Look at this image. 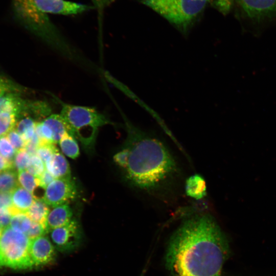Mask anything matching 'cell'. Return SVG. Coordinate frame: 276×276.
<instances>
[{"label":"cell","mask_w":276,"mask_h":276,"mask_svg":"<svg viewBox=\"0 0 276 276\" xmlns=\"http://www.w3.org/2000/svg\"><path fill=\"white\" fill-rule=\"evenodd\" d=\"M60 114L67 131L81 143L88 153H93L100 127L113 124L104 114L96 109L61 102Z\"/></svg>","instance_id":"obj_4"},{"label":"cell","mask_w":276,"mask_h":276,"mask_svg":"<svg viewBox=\"0 0 276 276\" xmlns=\"http://www.w3.org/2000/svg\"><path fill=\"white\" fill-rule=\"evenodd\" d=\"M4 230V228L0 225V236Z\"/></svg>","instance_id":"obj_37"},{"label":"cell","mask_w":276,"mask_h":276,"mask_svg":"<svg viewBox=\"0 0 276 276\" xmlns=\"http://www.w3.org/2000/svg\"><path fill=\"white\" fill-rule=\"evenodd\" d=\"M29 251L34 266L50 264L56 256L54 244L45 235L30 240Z\"/></svg>","instance_id":"obj_11"},{"label":"cell","mask_w":276,"mask_h":276,"mask_svg":"<svg viewBox=\"0 0 276 276\" xmlns=\"http://www.w3.org/2000/svg\"><path fill=\"white\" fill-rule=\"evenodd\" d=\"M6 136L9 139L16 152L25 149L26 142L14 129L10 131Z\"/></svg>","instance_id":"obj_29"},{"label":"cell","mask_w":276,"mask_h":276,"mask_svg":"<svg viewBox=\"0 0 276 276\" xmlns=\"http://www.w3.org/2000/svg\"><path fill=\"white\" fill-rule=\"evenodd\" d=\"M13 7L15 16L21 24L52 50L72 62L88 69L98 70L64 38L47 14L38 10L31 0H13Z\"/></svg>","instance_id":"obj_3"},{"label":"cell","mask_w":276,"mask_h":276,"mask_svg":"<svg viewBox=\"0 0 276 276\" xmlns=\"http://www.w3.org/2000/svg\"><path fill=\"white\" fill-rule=\"evenodd\" d=\"M21 88L6 77L0 75V97L10 93H19Z\"/></svg>","instance_id":"obj_26"},{"label":"cell","mask_w":276,"mask_h":276,"mask_svg":"<svg viewBox=\"0 0 276 276\" xmlns=\"http://www.w3.org/2000/svg\"><path fill=\"white\" fill-rule=\"evenodd\" d=\"M12 206L11 193L0 192V208L9 209Z\"/></svg>","instance_id":"obj_35"},{"label":"cell","mask_w":276,"mask_h":276,"mask_svg":"<svg viewBox=\"0 0 276 276\" xmlns=\"http://www.w3.org/2000/svg\"><path fill=\"white\" fill-rule=\"evenodd\" d=\"M234 4V0H215L212 3L213 6L224 14L231 10Z\"/></svg>","instance_id":"obj_31"},{"label":"cell","mask_w":276,"mask_h":276,"mask_svg":"<svg viewBox=\"0 0 276 276\" xmlns=\"http://www.w3.org/2000/svg\"><path fill=\"white\" fill-rule=\"evenodd\" d=\"M51 129L53 134V143L56 144L67 131L66 124L60 114H51L42 120Z\"/></svg>","instance_id":"obj_17"},{"label":"cell","mask_w":276,"mask_h":276,"mask_svg":"<svg viewBox=\"0 0 276 276\" xmlns=\"http://www.w3.org/2000/svg\"><path fill=\"white\" fill-rule=\"evenodd\" d=\"M127 132L123 147L127 149L125 176L135 187L157 190L168 184L178 172L177 164L158 138L131 123L123 115Z\"/></svg>","instance_id":"obj_2"},{"label":"cell","mask_w":276,"mask_h":276,"mask_svg":"<svg viewBox=\"0 0 276 276\" xmlns=\"http://www.w3.org/2000/svg\"><path fill=\"white\" fill-rule=\"evenodd\" d=\"M32 224V220L26 213H19L12 216L10 226L26 235Z\"/></svg>","instance_id":"obj_23"},{"label":"cell","mask_w":276,"mask_h":276,"mask_svg":"<svg viewBox=\"0 0 276 276\" xmlns=\"http://www.w3.org/2000/svg\"><path fill=\"white\" fill-rule=\"evenodd\" d=\"M73 213L68 203L53 207L50 210L45 222L47 232L64 225L72 220Z\"/></svg>","instance_id":"obj_12"},{"label":"cell","mask_w":276,"mask_h":276,"mask_svg":"<svg viewBox=\"0 0 276 276\" xmlns=\"http://www.w3.org/2000/svg\"><path fill=\"white\" fill-rule=\"evenodd\" d=\"M19 186L17 174L13 169L0 172V192L12 193Z\"/></svg>","instance_id":"obj_20"},{"label":"cell","mask_w":276,"mask_h":276,"mask_svg":"<svg viewBox=\"0 0 276 276\" xmlns=\"http://www.w3.org/2000/svg\"><path fill=\"white\" fill-rule=\"evenodd\" d=\"M49 232L55 248L61 252H69L75 249L79 246L81 241L80 226L75 219Z\"/></svg>","instance_id":"obj_9"},{"label":"cell","mask_w":276,"mask_h":276,"mask_svg":"<svg viewBox=\"0 0 276 276\" xmlns=\"http://www.w3.org/2000/svg\"><path fill=\"white\" fill-rule=\"evenodd\" d=\"M16 152L6 136L0 137V154L9 161L13 163Z\"/></svg>","instance_id":"obj_25"},{"label":"cell","mask_w":276,"mask_h":276,"mask_svg":"<svg viewBox=\"0 0 276 276\" xmlns=\"http://www.w3.org/2000/svg\"><path fill=\"white\" fill-rule=\"evenodd\" d=\"M62 152L72 159L77 158L80 154L79 148L76 139L67 131L65 132L59 142Z\"/></svg>","instance_id":"obj_19"},{"label":"cell","mask_w":276,"mask_h":276,"mask_svg":"<svg viewBox=\"0 0 276 276\" xmlns=\"http://www.w3.org/2000/svg\"><path fill=\"white\" fill-rule=\"evenodd\" d=\"M40 11L47 14L75 15L81 13L91 7L65 0H31Z\"/></svg>","instance_id":"obj_10"},{"label":"cell","mask_w":276,"mask_h":276,"mask_svg":"<svg viewBox=\"0 0 276 276\" xmlns=\"http://www.w3.org/2000/svg\"><path fill=\"white\" fill-rule=\"evenodd\" d=\"M12 217L8 209L0 208V225L4 229L10 226Z\"/></svg>","instance_id":"obj_33"},{"label":"cell","mask_w":276,"mask_h":276,"mask_svg":"<svg viewBox=\"0 0 276 276\" xmlns=\"http://www.w3.org/2000/svg\"><path fill=\"white\" fill-rule=\"evenodd\" d=\"M39 185L40 188L44 190L47 186L55 179L54 177L47 170L39 177Z\"/></svg>","instance_id":"obj_34"},{"label":"cell","mask_w":276,"mask_h":276,"mask_svg":"<svg viewBox=\"0 0 276 276\" xmlns=\"http://www.w3.org/2000/svg\"><path fill=\"white\" fill-rule=\"evenodd\" d=\"M166 19L183 35H187L215 0H137Z\"/></svg>","instance_id":"obj_5"},{"label":"cell","mask_w":276,"mask_h":276,"mask_svg":"<svg viewBox=\"0 0 276 276\" xmlns=\"http://www.w3.org/2000/svg\"><path fill=\"white\" fill-rule=\"evenodd\" d=\"M30 156L25 149L16 152L13 159L14 167L18 171L26 170Z\"/></svg>","instance_id":"obj_27"},{"label":"cell","mask_w":276,"mask_h":276,"mask_svg":"<svg viewBox=\"0 0 276 276\" xmlns=\"http://www.w3.org/2000/svg\"><path fill=\"white\" fill-rule=\"evenodd\" d=\"M230 253L227 238L208 214L186 219L171 236L166 253L173 276H221Z\"/></svg>","instance_id":"obj_1"},{"label":"cell","mask_w":276,"mask_h":276,"mask_svg":"<svg viewBox=\"0 0 276 276\" xmlns=\"http://www.w3.org/2000/svg\"><path fill=\"white\" fill-rule=\"evenodd\" d=\"M49 211V205L42 199H35L26 214L32 221L41 224L45 227L46 219Z\"/></svg>","instance_id":"obj_16"},{"label":"cell","mask_w":276,"mask_h":276,"mask_svg":"<svg viewBox=\"0 0 276 276\" xmlns=\"http://www.w3.org/2000/svg\"><path fill=\"white\" fill-rule=\"evenodd\" d=\"M240 15L256 22L276 20V0H234Z\"/></svg>","instance_id":"obj_7"},{"label":"cell","mask_w":276,"mask_h":276,"mask_svg":"<svg viewBox=\"0 0 276 276\" xmlns=\"http://www.w3.org/2000/svg\"><path fill=\"white\" fill-rule=\"evenodd\" d=\"M30 239L10 226L0 236V266L27 269L34 266L30 255Z\"/></svg>","instance_id":"obj_6"},{"label":"cell","mask_w":276,"mask_h":276,"mask_svg":"<svg viewBox=\"0 0 276 276\" xmlns=\"http://www.w3.org/2000/svg\"><path fill=\"white\" fill-rule=\"evenodd\" d=\"M186 195L195 199H200L206 195V185L203 177L195 174L188 177L185 183Z\"/></svg>","instance_id":"obj_15"},{"label":"cell","mask_w":276,"mask_h":276,"mask_svg":"<svg viewBox=\"0 0 276 276\" xmlns=\"http://www.w3.org/2000/svg\"><path fill=\"white\" fill-rule=\"evenodd\" d=\"M57 149L54 144L45 143L39 146L36 154L45 164L51 158L54 152Z\"/></svg>","instance_id":"obj_28"},{"label":"cell","mask_w":276,"mask_h":276,"mask_svg":"<svg viewBox=\"0 0 276 276\" xmlns=\"http://www.w3.org/2000/svg\"><path fill=\"white\" fill-rule=\"evenodd\" d=\"M17 177L19 185L30 192L34 196L37 188L40 187L39 178L27 170L18 171Z\"/></svg>","instance_id":"obj_21"},{"label":"cell","mask_w":276,"mask_h":276,"mask_svg":"<svg viewBox=\"0 0 276 276\" xmlns=\"http://www.w3.org/2000/svg\"><path fill=\"white\" fill-rule=\"evenodd\" d=\"M13 163L5 158L0 154V172L10 169H13Z\"/></svg>","instance_id":"obj_36"},{"label":"cell","mask_w":276,"mask_h":276,"mask_svg":"<svg viewBox=\"0 0 276 276\" xmlns=\"http://www.w3.org/2000/svg\"><path fill=\"white\" fill-rule=\"evenodd\" d=\"M77 195L76 186L72 179L56 178L45 188L42 199L53 208L68 203Z\"/></svg>","instance_id":"obj_8"},{"label":"cell","mask_w":276,"mask_h":276,"mask_svg":"<svg viewBox=\"0 0 276 276\" xmlns=\"http://www.w3.org/2000/svg\"><path fill=\"white\" fill-rule=\"evenodd\" d=\"M18 116L12 112H0V137L14 129Z\"/></svg>","instance_id":"obj_22"},{"label":"cell","mask_w":276,"mask_h":276,"mask_svg":"<svg viewBox=\"0 0 276 276\" xmlns=\"http://www.w3.org/2000/svg\"><path fill=\"white\" fill-rule=\"evenodd\" d=\"M127 156V150L123 147L122 150L113 156V159L118 166L124 169L126 166Z\"/></svg>","instance_id":"obj_32"},{"label":"cell","mask_w":276,"mask_h":276,"mask_svg":"<svg viewBox=\"0 0 276 276\" xmlns=\"http://www.w3.org/2000/svg\"><path fill=\"white\" fill-rule=\"evenodd\" d=\"M26 170L37 177H39L45 170V165L37 155L30 156L29 163Z\"/></svg>","instance_id":"obj_24"},{"label":"cell","mask_w":276,"mask_h":276,"mask_svg":"<svg viewBox=\"0 0 276 276\" xmlns=\"http://www.w3.org/2000/svg\"><path fill=\"white\" fill-rule=\"evenodd\" d=\"M24 116L17 121L14 129L22 137L24 141L28 142L35 133L36 122L29 116Z\"/></svg>","instance_id":"obj_18"},{"label":"cell","mask_w":276,"mask_h":276,"mask_svg":"<svg viewBox=\"0 0 276 276\" xmlns=\"http://www.w3.org/2000/svg\"><path fill=\"white\" fill-rule=\"evenodd\" d=\"M46 228L41 224L32 221V224L26 235L30 240L45 235Z\"/></svg>","instance_id":"obj_30"},{"label":"cell","mask_w":276,"mask_h":276,"mask_svg":"<svg viewBox=\"0 0 276 276\" xmlns=\"http://www.w3.org/2000/svg\"><path fill=\"white\" fill-rule=\"evenodd\" d=\"M11 194L12 206L8 210L12 216L19 213H26L35 199L30 192L20 186Z\"/></svg>","instance_id":"obj_14"},{"label":"cell","mask_w":276,"mask_h":276,"mask_svg":"<svg viewBox=\"0 0 276 276\" xmlns=\"http://www.w3.org/2000/svg\"><path fill=\"white\" fill-rule=\"evenodd\" d=\"M45 170L55 178L72 179L69 164L58 149L45 164Z\"/></svg>","instance_id":"obj_13"}]
</instances>
